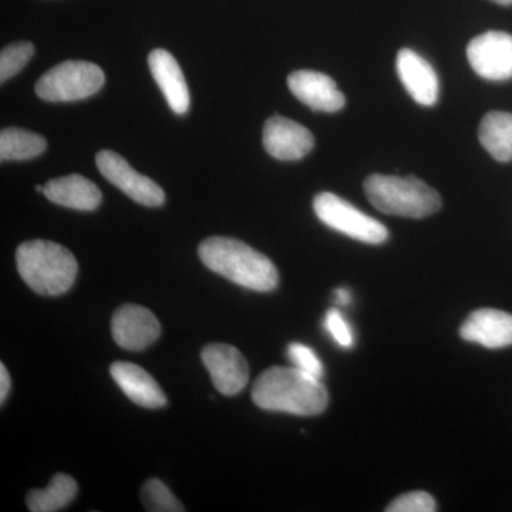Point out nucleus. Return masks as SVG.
I'll return each mask as SVG.
<instances>
[{"label": "nucleus", "instance_id": "5701e85b", "mask_svg": "<svg viewBox=\"0 0 512 512\" xmlns=\"http://www.w3.org/2000/svg\"><path fill=\"white\" fill-rule=\"evenodd\" d=\"M288 357L293 363V367L316 377V379L322 380L325 375L322 360L309 346L302 345V343H291L288 346Z\"/></svg>", "mask_w": 512, "mask_h": 512}, {"label": "nucleus", "instance_id": "20e7f679", "mask_svg": "<svg viewBox=\"0 0 512 512\" xmlns=\"http://www.w3.org/2000/svg\"><path fill=\"white\" fill-rule=\"evenodd\" d=\"M363 188L370 204L383 214L426 218L441 208L439 192L413 175L373 174L366 178Z\"/></svg>", "mask_w": 512, "mask_h": 512}, {"label": "nucleus", "instance_id": "f8f14e48", "mask_svg": "<svg viewBox=\"0 0 512 512\" xmlns=\"http://www.w3.org/2000/svg\"><path fill=\"white\" fill-rule=\"evenodd\" d=\"M397 74L404 89L421 106H434L439 101L440 82L436 70L426 59L412 49H402L397 53Z\"/></svg>", "mask_w": 512, "mask_h": 512}, {"label": "nucleus", "instance_id": "bb28decb", "mask_svg": "<svg viewBox=\"0 0 512 512\" xmlns=\"http://www.w3.org/2000/svg\"><path fill=\"white\" fill-rule=\"evenodd\" d=\"M335 299L339 305L346 306L349 305L350 301H352V295H350L348 289H336Z\"/></svg>", "mask_w": 512, "mask_h": 512}, {"label": "nucleus", "instance_id": "412c9836", "mask_svg": "<svg viewBox=\"0 0 512 512\" xmlns=\"http://www.w3.org/2000/svg\"><path fill=\"white\" fill-rule=\"evenodd\" d=\"M141 500L146 505L147 511L154 512H183L185 508L174 494L171 493L170 488L158 480V478H151L144 484L143 491H141Z\"/></svg>", "mask_w": 512, "mask_h": 512}, {"label": "nucleus", "instance_id": "2eb2a0df", "mask_svg": "<svg viewBox=\"0 0 512 512\" xmlns=\"http://www.w3.org/2000/svg\"><path fill=\"white\" fill-rule=\"evenodd\" d=\"M148 66L171 110L180 116L187 113L190 109V90L174 56L164 49L153 50L148 56Z\"/></svg>", "mask_w": 512, "mask_h": 512}, {"label": "nucleus", "instance_id": "ddd939ff", "mask_svg": "<svg viewBox=\"0 0 512 512\" xmlns=\"http://www.w3.org/2000/svg\"><path fill=\"white\" fill-rule=\"evenodd\" d=\"M288 86L296 99L315 111L335 113L343 109L346 103L335 80L313 70H298L289 74Z\"/></svg>", "mask_w": 512, "mask_h": 512}, {"label": "nucleus", "instance_id": "f257e3e1", "mask_svg": "<svg viewBox=\"0 0 512 512\" xmlns=\"http://www.w3.org/2000/svg\"><path fill=\"white\" fill-rule=\"evenodd\" d=\"M252 400L268 412L316 416L325 412L329 394L322 380L296 367H271L252 387Z\"/></svg>", "mask_w": 512, "mask_h": 512}, {"label": "nucleus", "instance_id": "f3484780", "mask_svg": "<svg viewBox=\"0 0 512 512\" xmlns=\"http://www.w3.org/2000/svg\"><path fill=\"white\" fill-rule=\"evenodd\" d=\"M43 194L47 200L77 211L97 210L103 200L99 187L79 174L50 180L43 188Z\"/></svg>", "mask_w": 512, "mask_h": 512}, {"label": "nucleus", "instance_id": "4468645a", "mask_svg": "<svg viewBox=\"0 0 512 512\" xmlns=\"http://www.w3.org/2000/svg\"><path fill=\"white\" fill-rule=\"evenodd\" d=\"M461 338L488 349L512 346V315L497 309H478L460 328Z\"/></svg>", "mask_w": 512, "mask_h": 512}, {"label": "nucleus", "instance_id": "aec40b11", "mask_svg": "<svg viewBox=\"0 0 512 512\" xmlns=\"http://www.w3.org/2000/svg\"><path fill=\"white\" fill-rule=\"evenodd\" d=\"M47 141L45 137L22 128H5L0 133V160L25 161L32 160L45 153Z\"/></svg>", "mask_w": 512, "mask_h": 512}, {"label": "nucleus", "instance_id": "7ed1b4c3", "mask_svg": "<svg viewBox=\"0 0 512 512\" xmlns=\"http://www.w3.org/2000/svg\"><path fill=\"white\" fill-rule=\"evenodd\" d=\"M19 275L32 291L45 296L66 293L76 281V258L69 249L52 241H26L16 251Z\"/></svg>", "mask_w": 512, "mask_h": 512}, {"label": "nucleus", "instance_id": "39448f33", "mask_svg": "<svg viewBox=\"0 0 512 512\" xmlns=\"http://www.w3.org/2000/svg\"><path fill=\"white\" fill-rule=\"evenodd\" d=\"M104 82L106 76L97 64L67 60L40 77L36 83V94L52 103L83 100L100 92Z\"/></svg>", "mask_w": 512, "mask_h": 512}, {"label": "nucleus", "instance_id": "9d476101", "mask_svg": "<svg viewBox=\"0 0 512 512\" xmlns=\"http://www.w3.org/2000/svg\"><path fill=\"white\" fill-rule=\"evenodd\" d=\"M111 333L120 348L143 350L156 342L161 333V325L150 309L128 303L114 312Z\"/></svg>", "mask_w": 512, "mask_h": 512}, {"label": "nucleus", "instance_id": "1a4fd4ad", "mask_svg": "<svg viewBox=\"0 0 512 512\" xmlns=\"http://www.w3.org/2000/svg\"><path fill=\"white\" fill-rule=\"evenodd\" d=\"M201 357L218 392L225 396H235L245 389L249 367L237 348L225 343H212L205 346Z\"/></svg>", "mask_w": 512, "mask_h": 512}, {"label": "nucleus", "instance_id": "4be33fe9", "mask_svg": "<svg viewBox=\"0 0 512 512\" xmlns=\"http://www.w3.org/2000/svg\"><path fill=\"white\" fill-rule=\"evenodd\" d=\"M35 55V46L30 42L13 43L2 50L0 55V82L5 83L16 76Z\"/></svg>", "mask_w": 512, "mask_h": 512}, {"label": "nucleus", "instance_id": "6ab92c4d", "mask_svg": "<svg viewBox=\"0 0 512 512\" xmlns=\"http://www.w3.org/2000/svg\"><path fill=\"white\" fill-rule=\"evenodd\" d=\"M77 495V483L67 474H56L45 490H32L26 498L29 511L56 512L72 503Z\"/></svg>", "mask_w": 512, "mask_h": 512}, {"label": "nucleus", "instance_id": "a878e982", "mask_svg": "<svg viewBox=\"0 0 512 512\" xmlns=\"http://www.w3.org/2000/svg\"><path fill=\"white\" fill-rule=\"evenodd\" d=\"M10 392V376L6 366L0 365V402L5 403Z\"/></svg>", "mask_w": 512, "mask_h": 512}, {"label": "nucleus", "instance_id": "423d86ee", "mask_svg": "<svg viewBox=\"0 0 512 512\" xmlns=\"http://www.w3.org/2000/svg\"><path fill=\"white\" fill-rule=\"evenodd\" d=\"M313 210L323 224L356 241L379 245L389 238V231L382 222L357 210L350 202L332 192H320L316 195Z\"/></svg>", "mask_w": 512, "mask_h": 512}, {"label": "nucleus", "instance_id": "f03ea898", "mask_svg": "<svg viewBox=\"0 0 512 512\" xmlns=\"http://www.w3.org/2000/svg\"><path fill=\"white\" fill-rule=\"evenodd\" d=\"M198 254L208 269L242 288L271 292L279 284L278 269L274 262L238 239H205L198 248Z\"/></svg>", "mask_w": 512, "mask_h": 512}, {"label": "nucleus", "instance_id": "b1692460", "mask_svg": "<svg viewBox=\"0 0 512 512\" xmlns=\"http://www.w3.org/2000/svg\"><path fill=\"white\" fill-rule=\"evenodd\" d=\"M436 510V501L424 491L400 495L386 508L387 512H434Z\"/></svg>", "mask_w": 512, "mask_h": 512}, {"label": "nucleus", "instance_id": "9b49d317", "mask_svg": "<svg viewBox=\"0 0 512 512\" xmlns=\"http://www.w3.org/2000/svg\"><path fill=\"white\" fill-rule=\"evenodd\" d=\"M315 138L308 128L282 116L266 120L264 147L269 156L281 161H298L311 153Z\"/></svg>", "mask_w": 512, "mask_h": 512}, {"label": "nucleus", "instance_id": "6e6552de", "mask_svg": "<svg viewBox=\"0 0 512 512\" xmlns=\"http://www.w3.org/2000/svg\"><path fill=\"white\" fill-rule=\"evenodd\" d=\"M97 168L106 180L116 185L131 200L146 207H161L164 191L146 175L137 173L130 164L114 151L103 150L96 157Z\"/></svg>", "mask_w": 512, "mask_h": 512}, {"label": "nucleus", "instance_id": "0eeeda50", "mask_svg": "<svg viewBox=\"0 0 512 512\" xmlns=\"http://www.w3.org/2000/svg\"><path fill=\"white\" fill-rule=\"evenodd\" d=\"M467 59L474 72L485 80L512 79V35L490 30L474 37L467 46Z\"/></svg>", "mask_w": 512, "mask_h": 512}, {"label": "nucleus", "instance_id": "393cba45", "mask_svg": "<svg viewBox=\"0 0 512 512\" xmlns=\"http://www.w3.org/2000/svg\"><path fill=\"white\" fill-rule=\"evenodd\" d=\"M325 329L328 330L332 339L342 348H352L355 343V335L346 319L338 309H330L325 316Z\"/></svg>", "mask_w": 512, "mask_h": 512}, {"label": "nucleus", "instance_id": "dca6fc26", "mask_svg": "<svg viewBox=\"0 0 512 512\" xmlns=\"http://www.w3.org/2000/svg\"><path fill=\"white\" fill-rule=\"evenodd\" d=\"M111 376L124 394L141 407L160 409L167 404L165 393L153 376L134 363L116 362L110 367Z\"/></svg>", "mask_w": 512, "mask_h": 512}, {"label": "nucleus", "instance_id": "cd10ccee", "mask_svg": "<svg viewBox=\"0 0 512 512\" xmlns=\"http://www.w3.org/2000/svg\"><path fill=\"white\" fill-rule=\"evenodd\" d=\"M493 2L498 3V5H503V6L512 5V0H493Z\"/></svg>", "mask_w": 512, "mask_h": 512}, {"label": "nucleus", "instance_id": "a211bd4d", "mask_svg": "<svg viewBox=\"0 0 512 512\" xmlns=\"http://www.w3.org/2000/svg\"><path fill=\"white\" fill-rule=\"evenodd\" d=\"M481 144L494 160L512 161V114L491 111L485 114L478 130Z\"/></svg>", "mask_w": 512, "mask_h": 512}]
</instances>
